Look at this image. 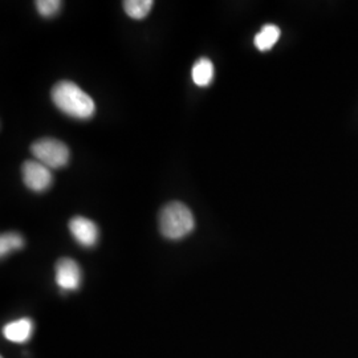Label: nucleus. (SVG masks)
<instances>
[{
	"instance_id": "1",
	"label": "nucleus",
	"mask_w": 358,
	"mask_h": 358,
	"mask_svg": "<svg viewBox=\"0 0 358 358\" xmlns=\"http://www.w3.org/2000/svg\"><path fill=\"white\" fill-rule=\"evenodd\" d=\"M51 97L57 109L77 120H90L96 112L93 99L72 81L57 83L52 88Z\"/></svg>"
},
{
	"instance_id": "2",
	"label": "nucleus",
	"mask_w": 358,
	"mask_h": 358,
	"mask_svg": "<svg viewBox=\"0 0 358 358\" xmlns=\"http://www.w3.org/2000/svg\"><path fill=\"white\" fill-rule=\"evenodd\" d=\"M161 234L171 241L187 236L195 227V220L190 208L180 202H171L159 213Z\"/></svg>"
},
{
	"instance_id": "3",
	"label": "nucleus",
	"mask_w": 358,
	"mask_h": 358,
	"mask_svg": "<svg viewBox=\"0 0 358 358\" xmlns=\"http://www.w3.org/2000/svg\"><path fill=\"white\" fill-rule=\"evenodd\" d=\"M31 153L35 161L43 164L48 169H60L69 162V149L64 142L55 138H43L34 142L31 146Z\"/></svg>"
},
{
	"instance_id": "4",
	"label": "nucleus",
	"mask_w": 358,
	"mask_h": 358,
	"mask_svg": "<svg viewBox=\"0 0 358 358\" xmlns=\"http://www.w3.org/2000/svg\"><path fill=\"white\" fill-rule=\"evenodd\" d=\"M22 176L24 185L32 192H45L52 185L51 169L38 161H26L22 166Z\"/></svg>"
},
{
	"instance_id": "5",
	"label": "nucleus",
	"mask_w": 358,
	"mask_h": 358,
	"mask_svg": "<svg viewBox=\"0 0 358 358\" xmlns=\"http://www.w3.org/2000/svg\"><path fill=\"white\" fill-rule=\"evenodd\" d=\"M56 284L63 291H76L81 285V269L73 259H60L56 263Z\"/></svg>"
},
{
	"instance_id": "6",
	"label": "nucleus",
	"mask_w": 358,
	"mask_h": 358,
	"mask_svg": "<svg viewBox=\"0 0 358 358\" xmlns=\"http://www.w3.org/2000/svg\"><path fill=\"white\" fill-rule=\"evenodd\" d=\"M69 231L77 243L83 247L90 248L99 241V229L88 217H73L69 222Z\"/></svg>"
},
{
	"instance_id": "7",
	"label": "nucleus",
	"mask_w": 358,
	"mask_h": 358,
	"mask_svg": "<svg viewBox=\"0 0 358 358\" xmlns=\"http://www.w3.org/2000/svg\"><path fill=\"white\" fill-rule=\"evenodd\" d=\"M34 331L32 321L29 319H20L7 324L3 329V334L8 341L13 343H26L29 340Z\"/></svg>"
},
{
	"instance_id": "8",
	"label": "nucleus",
	"mask_w": 358,
	"mask_h": 358,
	"mask_svg": "<svg viewBox=\"0 0 358 358\" xmlns=\"http://www.w3.org/2000/svg\"><path fill=\"white\" fill-rule=\"evenodd\" d=\"M192 75L195 85L201 88L208 87L214 78V65L208 59L202 57L192 66Z\"/></svg>"
},
{
	"instance_id": "9",
	"label": "nucleus",
	"mask_w": 358,
	"mask_h": 358,
	"mask_svg": "<svg viewBox=\"0 0 358 358\" xmlns=\"http://www.w3.org/2000/svg\"><path fill=\"white\" fill-rule=\"evenodd\" d=\"M279 27L273 24H267L263 27L262 31L255 36V45L259 51H268L280 38Z\"/></svg>"
},
{
	"instance_id": "10",
	"label": "nucleus",
	"mask_w": 358,
	"mask_h": 358,
	"mask_svg": "<svg viewBox=\"0 0 358 358\" xmlns=\"http://www.w3.org/2000/svg\"><path fill=\"white\" fill-rule=\"evenodd\" d=\"M153 4L152 0H127L124 1V10L128 13L129 17L141 20L152 11Z\"/></svg>"
},
{
	"instance_id": "11",
	"label": "nucleus",
	"mask_w": 358,
	"mask_h": 358,
	"mask_svg": "<svg viewBox=\"0 0 358 358\" xmlns=\"http://www.w3.org/2000/svg\"><path fill=\"white\" fill-rule=\"evenodd\" d=\"M24 239L16 232H6L0 238V255H10L13 251L23 248Z\"/></svg>"
},
{
	"instance_id": "12",
	"label": "nucleus",
	"mask_w": 358,
	"mask_h": 358,
	"mask_svg": "<svg viewBox=\"0 0 358 358\" xmlns=\"http://www.w3.org/2000/svg\"><path fill=\"white\" fill-rule=\"evenodd\" d=\"M35 4H36L38 13L43 17H52L60 11V7L63 3L60 0H38Z\"/></svg>"
}]
</instances>
